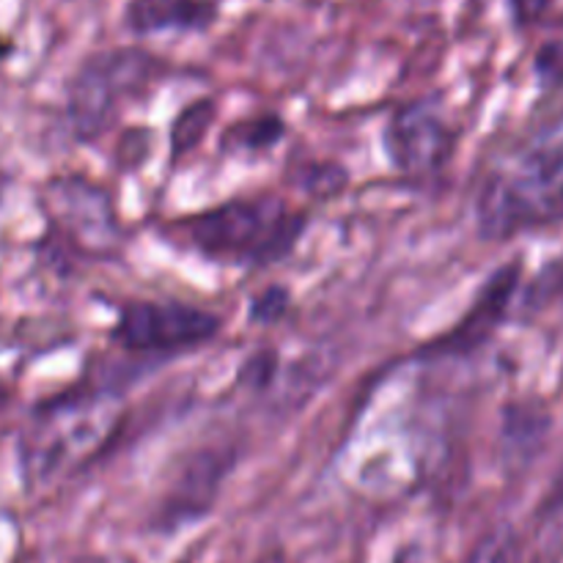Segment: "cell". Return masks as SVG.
Returning a JSON list of instances; mask_svg holds the SVG:
<instances>
[{"label":"cell","instance_id":"7c38bea8","mask_svg":"<svg viewBox=\"0 0 563 563\" xmlns=\"http://www.w3.org/2000/svg\"><path fill=\"white\" fill-rule=\"evenodd\" d=\"M214 115H218V110H214V102H209V99L190 102L179 115H176L174 126H170V148H174L176 157H181V154H187L190 148H196L198 143L207 137Z\"/></svg>","mask_w":563,"mask_h":563},{"label":"cell","instance_id":"2e32d148","mask_svg":"<svg viewBox=\"0 0 563 563\" xmlns=\"http://www.w3.org/2000/svg\"><path fill=\"white\" fill-rule=\"evenodd\" d=\"M253 563H286V559H284V553H280V550H273V553H264L262 559H256Z\"/></svg>","mask_w":563,"mask_h":563},{"label":"cell","instance_id":"9a60e30c","mask_svg":"<svg viewBox=\"0 0 563 563\" xmlns=\"http://www.w3.org/2000/svg\"><path fill=\"white\" fill-rule=\"evenodd\" d=\"M515 3H517V9H520L522 16H531V14H539V11H542L550 0H515Z\"/></svg>","mask_w":563,"mask_h":563},{"label":"cell","instance_id":"9c48e42d","mask_svg":"<svg viewBox=\"0 0 563 563\" xmlns=\"http://www.w3.org/2000/svg\"><path fill=\"white\" fill-rule=\"evenodd\" d=\"M229 467L231 454H225V451H198L187 462L185 471L176 476V484L170 487L163 511H159V522L165 528H181L185 522H192L207 515L212 509L214 498H218V489L223 484Z\"/></svg>","mask_w":563,"mask_h":563},{"label":"cell","instance_id":"3957f363","mask_svg":"<svg viewBox=\"0 0 563 563\" xmlns=\"http://www.w3.org/2000/svg\"><path fill=\"white\" fill-rule=\"evenodd\" d=\"M121 401L113 394H71L55 399L36 418L25 449V473L31 482L47 484L75 473L99 454L104 440L119 429Z\"/></svg>","mask_w":563,"mask_h":563},{"label":"cell","instance_id":"6da1fadb","mask_svg":"<svg viewBox=\"0 0 563 563\" xmlns=\"http://www.w3.org/2000/svg\"><path fill=\"white\" fill-rule=\"evenodd\" d=\"M308 218L275 196L234 198L179 223L192 251L214 262L264 267L289 256Z\"/></svg>","mask_w":563,"mask_h":563},{"label":"cell","instance_id":"8fae6325","mask_svg":"<svg viewBox=\"0 0 563 563\" xmlns=\"http://www.w3.org/2000/svg\"><path fill=\"white\" fill-rule=\"evenodd\" d=\"M280 137H284V121L273 113H264L231 124L223 146L236 148V152H264V148H273Z\"/></svg>","mask_w":563,"mask_h":563},{"label":"cell","instance_id":"5b68a950","mask_svg":"<svg viewBox=\"0 0 563 563\" xmlns=\"http://www.w3.org/2000/svg\"><path fill=\"white\" fill-rule=\"evenodd\" d=\"M220 317L187 302L135 300L121 306L110 339L130 352L168 355L209 344L220 333Z\"/></svg>","mask_w":563,"mask_h":563},{"label":"cell","instance_id":"ac0fdd59","mask_svg":"<svg viewBox=\"0 0 563 563\" xmlns=\"http://www.w3.org/2000/svg\"><path fill=\"white\" fill-rule=\"evenodd\" d=\"M0 196H3V176H0Z\"/></svg>","mask_w":563,"mask_h":563},{"label":"cell","instance_id":"52a82bcc","mask_svg":"<svg viewBox=\"0 0 563 563\" xmlns=\"http://www.w3.org/2000/svg\"><path fill=\"white\" fill-rule=\"evenodd\" d=\"M517 286H520V264H506L500 267L487 284L482 286L478 297L473 300L471 311L454 324V330L438 335L432 344L423 346V357H465L482 350L498 324L504 322L506 311L511 306Z\"/></svg>","mask_w":563,"mask_h":563},{"label":"cell","instance_id":"30bf717a","mask_svg":"<svg viewBox=\"0 0 563 563\" xmlns=\"http://www.w3.org/2000/svg\"><path fill=\"white\" fill-rule=\"evenodd\" d=\"M218 20L212 0H130L124 22L132 33L146 36L159 31H207Z\"/></svg>","mask_w":563,"mask_h":563},{"label":"cell","instance_id":"7a4b0ae2","mask_svg":"<svg viewBox=\"0 0 563 563\" xmlns=\"http://www.w3.org/2000/svg\"><path fill=\"white\" fill-rule=\"evenodd\" d=\"M563 220V141L526 152L493 174L478 196V229L487 240Z\"/></svg>","mask_w":563,"mask_h":563},{"label":"cell","instance_id":"ba28073f","mask_svg":"<svg viewBox=\"0 0 563 563\" xmlns=\"http://www.w3.org/2000/svg\"><path fill=\"white\" fill-rule=\"evenodd\" d=\"M49 196L55 201L58 229L71 236V242L82 245V251L108 253L110 247L119 245V220L108 192L80 176H69L55 181Z\"/></svg>","mask_w":563,"mask_h":563},{"label":"cell","instance_id":"e0dca14e","mask_svg":"<svg viewBox=\"0 0 563 563\" xmlns=\"http://www.w3.org/2000/svg\"><path fill=\"white\" fill-rule=\"evenodd\" d=\"M555 493H559V498H563V473L559 476V484H555Z\"/></svg>","mask_w":563,"mask_h":563},{"label":"cell","instance_id":"8992f818","mask_svg":"<svg viewBox=\"0 0 563 563\" xmlns=\"http://www.w3.org/2000/svg\"><path fill=\"white\" fill-rule=\"evenodd\" d=\"M385 148L396 170L423 179L440 174L454 157L456 130L432 99H421L390 115L385 126Z\"/></svg>","mask_w":563,"mask_h":563},{"label":"cell","instance_id":"277c9868","mask_svg":"<svg viewBox=\"0 0 563 563\" xmlns=\"http://www.w3.org/2000/svg\"><path fill=\"white\" fill-rule=\"evenodd\" d=\"M163 71V60L135 47L93 53L82 60L69 86V119L75 135L80 141H93L113 121L121 102L141 93Z\"/></svg>","mask_w":563,"mask_h":563},{"label":"cell","instance_id":"5bb4252c","mask_svg":"<svg viewBox=\"0 0 563 563\" xmlns=\"http://www.w3.org/2000/svg\"><path fill=\"white\" fill-rule=\"evenodd\" d=\"M286 308H289V291L284 286H269V289H264L262 295L251 300V319L262 324L278 322L286 313Z\"/></svg>","mask_w":563,"mask_h":563},{"label":"cell","instance_id":"4fadbf2b","mask_svg":"<svg viewBox=\"0 0 563 563\" xmlns=\"http://www.w3.org/2000/svg\"><path fill=\"white\" fill-rule=\"evenodd\" d=\"M522 542L511 526H498L484 533L462 563H520Z\"/></svg>","mask_w":563,"mask_h":563}]
</instances>
